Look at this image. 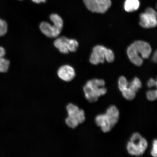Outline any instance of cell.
Instances as JSON below:
<instances>
[{
    "instance_id": "obj_1",
    "label": "cell",
    "mask_w": 157,
    "mask_h": 157,
    "mask_svg": "<svg viewBox=\"0 0 157 157\" xmlns=\"http://www.w3.org/2000/svg\"><path fill=\"white\" fill-rule=\"evenodd\" d=\"M152 52L150 44L144 41H135L129 46L127 54L129 59L136 66L142 65L144 59L148 58Z\"/></svg>"
},
{
    "instance_id": "obj_2",
    "label": "cell",
    "mask_w": 157,
    "mask_h": 157,
    "mask_svg": "<svg viewBox=\"0 0 157 157\" xmlns=\"http://www.w3.org/2000/svg\"><path fill=\"white\" fill-rule=\"evenodd\" d=\"M119 115V111L117 107L112 105L108 108L105 113L96 116L95 122L98 127H101L103 132L108 133L118 121Z\"/></svg>"
},
{
    "instance_id": "obj_3",
    "label": "cell",
    "mask_w": 157,
    "mask_h": 157,
    "mask_svg": "<svg viewBox=\"0 0 157 157\" xmlns=\"http://www.w3.org/2000/svg\"><path fill=\"white\" fill-rule=\"evenodd\" d=\"M105 85V82L103 79L93 78L88 80L83 88L86 99L90 103L97 102L99 97L107 93Z\"/></svg>"
},
{
    "instance_id": "obj_4",
    "label": "cell",
    "mask_w": 157,
    "mask_h": 157,
    "mask_svg": "<svg viewBox=\"0 0 157 157\" xmlns=\"http://www.w3.org/2000/svg\"><path fill=\"white\" fill-rule=\"evenodd\" d=\"M53 25L46 21H43L39 29L43 34L50 38H57L60 34L63 26V21L59 15L53 13L50 16Z\"/></svg>"
},
{
    "instance_id": "obj_5",
    "label": "cell",
    "mask_w": 157,
    "mask_h": 157,
    "mask_svg": "<svg viewBox=\"0 0 157 157\" xmlns=\"http://www.w3.org/2000/svg\"><path fill=\"white\" fill-rule=\"evenodd\" d=\"M148 147L146 139L140 133L135 132L132 135L130 140L127 143L126 149L131 155L139 156L144 154Z\"/></svg>"
},
{
    "instance_id": "obj_6",
    "label": "cell",
    "mask_w": 157,
    "mask_h": 157,
    "mask_svg": "<svg viewBox=\"0 0 157 157\" xmlns=\"http://www.w3.org/2000/svg\"><path fill=\"white\" fill-rule=\"evenodd\" d=\"M115 56L112 51L102 45L94 47L90 58V63L97 65L103 63L106 60L111 63L114 60Z\"/></svg>"
},
{
    "instance_id": "obj_7",
    "label": "cell",
    "mask_w": 157,
    "mask_h": 157,
    "mask_svg": "<svg viewBox=\"0 0 157 157\" xmlns=\"http://www.w3.org/2000/svg\"><path fill=\"white\" fill-rule=\"evenodd\" d=\"M54 44L60 52L63 54L76 52L79 45L76 39H68L65 36L57 37L54 41Z\"/></svg>"
},
{
    "instance_id": "obj_8",
    "label": "cell",
    "mask_w": 157,
    "mask_h": 157,
    "mask_svg": "<svg viewBox=\"0 0 157 157\" xmlns=\"http://www.w3.org/2000/svg\"><path fill=\"white\" fill-rule=\"evenodd\" d=\"M87 9L93 13H103L110 7L111 0H83Z\"/></svg>"
},
{
    "instance_id": "obj_9",
    "label": "cell",
    "mask_w": 157,
    "mask_h": 157,
    "mask_svg": "<svg viewBox=\"0 0 157 157\" xmlns=\"http://www.w3.org/2000/svg\"><path fill=\"white\" fill-rule=\"evenodd\" d=\"M140 25L144 28H154L157 25V13L154 9L149 7L140 15Z\"/></svg>"
},
{
    "instance_id": "obj_10",
    "label": "cell",
    "mask_w": 157,
    "mask_h": 157,
    "mask_svg": "<svg viewBox=\"0 0 157 157\" xmlns=\"http://www.w3.org/2000/svg\"><path fill=\"white\" fill-rule=\"evenodd\" d=\"M57 74L59 78L66 82H70L74 79L76 76L74 69L69 65H64L59 68Z\"/></svg>"
},
{
    "instance_id": "obj_11",
    "label": "cell",
    "mask_w": 157,
    "mask_h": 157,
    "mask_svg": "<svg viewBox=\"0 0 157 157\" xmlns=\"http://www.w3.org/2000/svg\"><path fill=\"white\" fill-rule=\"evenodd\" d=\"M140 2L138 0H126L124 5L125 11L132 12L137 10L140 6Z\"/></svg>"
},
{
    "instance_id": "obj_12",
    "label": "cell",
    "mask_w": 157,
    "mask_h": 157,
    "mask_svg": "<svg viewBox=\"0 0 157 157\" xmlns=\"http://www.w3.org/2000/svg\"><path fill=\"white\" fill-rule=\"evenodd\" d=\"M68 117L73 118L76 120V118L80 113V109L77 105L72 103L68 104L66 107Z\"/></svg>"
},
{
    "instance_id": "obj_13",
    "label": "cell",
    "mask_w": 157,
    "mask_h": 157,
    "mask_svg": "<svg viewBox=\"0 0 157 157\" xmlns=\"http://www.w3.org/2000/svg\"><path fill=\"white\" fill-rule=\"evenodd\" d=\"M142 87V83L138 78L135 77L132 81L128 83V88L135 93H137Z\"/></svg>"
},
{
    "instance_id": "obj_14",
    "label": "cell",
    "mask_w": 157,
    "mask_h": 157,
    "mask_svg": "<svg viewBox=\"0 0 157 157\" xmlns=\"http://www.w3.org/2000/svg\"><path fill=\"white\" fill-rule=\"evenodd\" d=\"M10 62L5 57L0 58V73H6L9 70Z\"/></svg>"
},
{
    "instance_id": "obj_15",
    "label": "cell",
    "mask_w": 157,
    "mask_h": 157,
    "mask_svg": "<svg viewBox=\"0 0 157 157\" xmlns=\"http://www.w3.org/2000/svg\"><path fill=\"white\" fill-rule=\"evenodd\" d=\"M129 82L124 76H121L119 78L118 84L119 89L121 92L126 90L128 88Z\"/></svg>"
},
{
    "instance_id": "obj_16",
    "label": "cell",
    "mask_w": 157,
    "mask_h": 157,
    "mask_svg": "<svg viewBox=\"0 0 157 157\" xmlns=\"http://www.w3.org/2000/svg\"><path fill=\"white\" fill-rule=\"evenodd\" d=\"M8 29V25L6 21L0 18V37L5 36Z\"/></svg>"
},
{
    "instance_id": "obj_17",
    "label": "cell",
    "mask_w": 157,
    "mask_h": 157,
    "mask_svg": "<svg viewBox=\"0 0 157 157\" xmlns=\"http://www.w3.org/2000/svg\"><path fill=\"white\" fill-rule=\"evenodd\" d=\"M65 121L67 126L72 129L76 128L79 124L75 119L69 117L66 118Z\"/></svg>"
},
{
    "instance_id": "obj_18",
    "label": "cell",
    "mask_w": 157,
    "mask_h": 157,
    "mask_svg": "<svg viewBox=\"0 0 157 157\" xmlns=\"http://www.w3.org/2000/svg\"><path fill=\"white\" fill-rule=\"evenodd\" d=\"M151 154L153 157H157V139H155L153 141Z\"/></svg>"
},
{
    "instance_id": "obj_19",
    "label": "cell",
    "mask_w": 157,
    "mask_h": 157,
    "mask_svg": "<svg viewBox=\"0 0 157 157\" xmlns=\"http://www.w3.org/2000/svg\"><path fill=\"white\" fill-rule=\"evenodd\" d=\"M154 87L156 88L155 90H152V92L154 95L155 97L156 98V99H157V78L156 80H155V84L154 85Z\"/></svg>"
},
{
    "instance_id": "obj_20",
    "label": "cell",
    "mask_w": 157,
    "mask_h": 157,
    "mask_svg": "<svg viewBox=\"0 0 157 157\" xmlns=\"http://www.w3.org/2000/svg\"><path fill=\"white\" fill-rule=\"evenodd\" d=\"M6 54V51L4 48L0 46V58L5 57Z\"/></svg>"
},
{
    "instance_id": "obj_21",
    "label": "cell",
    "mask_w": 157,
    "mask_h": 157,
    "mask_svg": "<svg viewBox=\"0 0 157 157\" xmlns=\"http://www.w3.org/2000/svg\"><path fill=\"white\" fill-rule=\"evenodd\" d=\"M152 60V61L155 63H157V50L153 54Z\"/></svg>"
},
{
    "instance_id": "obj_22",
    "label": "cell",
    "mask_w": 157,
    "mask_h": 157,
    "mask_svg": "<svg viewBox=\"0 0 157 157\" xmlns=\"http://www.w3.org/2000/svg\"><path fill=\"white\" fill-rule=\"evenodd\" d=\"M47 0H32V1L35 3L39 4L41 3H44Z\"/></svg>"
},
{
    "instance_id": "obj_23",
    "label": "cell",
    "mask_w": 157,
    "mask_h": 157,
    "mask_svg": "<svg viewBox=\"0 0 157 157\" xmlns=\"http://www.w3.org/2000/svg\"></svg>"
}]
</instances>
